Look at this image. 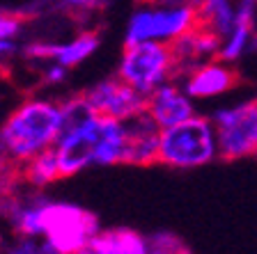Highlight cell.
<instances>
[{
	"label": "cell",
	"instance_id": "cell-4",
	"mask_svg": "<svg viewBox=\"0 0 257 254\" xmlns=\"http://www.w3.org/2000/svg\"><path fill=\"white\" fill-rule=\"evenodd\" d=\"M218 156V140L211 117L193 115L175 126L161 128L159 165L172 169H195Z\"/></svg>",
	"mask_w": 257,
	"mask_h": 254
},
{
	"label": "cell",
	"instance_id": "cell-12",
	"mask_svg": "<svg viewBox=\"0 0 257 254\" xmlns=\"http://www.w3.org/2000/svg\"><path fill=\"white\" fill-rule=\"evenodd\" d=\"M126 126V163L131 167L159 165V135L161 128L147 112H138L131 119H124Z\"/></svg>",
	"mask_w": 257,
	"mask_h": 254
},
{
	"label": "cell",
	"instance_id": "cell-13",
	"mask_svg": "<svg viewBox=\"0 0 257 254\" xmlns=\"http://www.w3.org/2000/svg\"><path fill=\"white\" fill-rule=\"evenodd\" d=\"M90 247L96 254H152L150 238L126 227L99 229Z\"/></svg>",
	"mask_w": 257,
	"mask_h": 254
},
{
	"label": "cell",
	"instance_id": "cell-15",
	"mask_svg": "<svg viewBox=\"0 0 257 254\" xmlns=\"http://www.w3.org/2000/svg\"><path fill=\"white\" fill-rule=\"evenodd\" d=\"M28 19L19 12L0 10V39L3 42H16L26 30Z\"/></svg>",
	"mask_w": 257,
	"mask_h": 254
},
{
	"label": "cell",
	"instance_id": "cell-5",
	"mask_svg": "<svg viewBox=\"0 0 257 254\" xmlns=\"http://www.w3.org/2000/svg\"><path fill=\"white\" fill-rule=\"evenodd\" d=\"M115 76L143 96L152 94L163 83L175 80L172 46L161 42L124 44Z\"/></svg>",
	"mask_w": 257,
	"mask_h": 254
},
{
	"label": "cell",
	"instance_id": "cell-2",
	"mask_svg": "<svg viewBox=\"0 0 257 254\" xmlns=\"http://www.w3.org/2000/svg\"><path fill=\"white\" fill-rule=\"evenodd\" d=\"M62 126L60 101L48 96L23 99L0 124V176L19 172L30 158L53 149Z\"/></svg>",
	"mask_w": 257,
	"mask_h": 254
},
{
	"label": "cell",
	"instance_id": "cell-7",
	"mask_svg": "<svg viewBox=\"0 0 257 254\" xmlns=\"http://www.w3.org/2000/svg\"><path fill=\"white\" fill-rule=\"evenodd\" d=\"M218 156L227 163L257 154V99L218 110L214 117Z\"/></svg>",
	"mask_w": 257,
	"mask_h": 254
},
{
	"label": "cell",
	"instance_id": "cell-11",
	"mask_svg": "<svg viewBox=\"0 0 257 254\" xmlns=\"http://www.w3.org/2000/svg\"><path fill=\"white\" fill-rule=\"evenodd\" d=\"M145 112L154 119V124L159 128H168L193 117L195 108H193V101L182 87V83L179 80H168L161 87H156L152 94H147Z\"/></svg>",
	"mask_w": 257,
	"mask_h": 254
},
{
	"label": "cell",
	"instance_id": "cell-14",
	"mask_svg": "<svg viewBox=\"0 0 257 254\" xmlns=\"http://www.w3.org/2000/svg\"><path fill=\"white\" fill-rule=\"evenodd\" d=\"M19 176H21L30 188H35V190H42V188L53 185L55 181L62 179V172H60L55 151L48 149V151H42V154H37L35 158H30L21 169H19Z\"/></svg>",
	"mask_w": 257,
	"mask_h": 254
},
{
	"label": "cell",
	"instance_id": "cell-21",
	"mask_svg": "<svg viewBox=\"0 0 257 254\" xmlns=\"http://www.w3.org/2000/svg\"><path fill=\"white\" fill-rule=\"evenodd\" d=\"M140 3H152V0H140Z\"/></svg>",
	"mask_w": 257,
	"mask_h": 254
},
{
	"label": "cell",
	"instance_id": "cell-9",
	"mask_svg": "<svg viewBox=\"0 0 257 254\" xmlns=\"http://www.w3.org/2000/svg\"><path fill=\"white\" fill-rule=\"evenodd\" d=\"M83 94H85L87 103L92 106V110H94L96 115L119 119V122L131 119L134 115L143 112L145 101H147V96L136 92L134 87H128L117 76L99 80V83H94L92 87H87Z\"/></svg>",
	"mask_w": 257,
	"mask_h": 254
},
{
	"label": "cell",
	"instance_id": "cell-18",
	"mask_svg": "<svg viewBox=\"0 0 257 254\" xmlns=\"http://www.w3.org/2000/svg\"><path fill=\"white\" fill-rule=\"evenodd\" d=\"M67 74H69V69H64L60 64H53V62L42 64V78H44V83H48V85L64 83V80H67Z\"/></svg>",
	"mask_w": 257,
	"mask_h": 254
},
{
	"label": "cell",
	"instance_id": "cell-16",
	"mask_svg": "<svg viewBox=\"0 0 257 254\" xmlns=\"http://www.w3.org/2000/svg\"><path fill=\"white\" fill-rule=\"evenodd\" d=\"M53 5L71 16L85 19V16H94L96 12H101L106 7V0H53Z\"/></svg>",
	"mask_w": 257,
	"mask_h": 254
},
{
	"label": "cell",
	"instance_id": "cell-10",
	"mask_svg": "<svg viewBox=\"0 0 257 254\" xmlns=\"http://www.w3.org/2000/svg\"><path fill=\"white\" fill-rule=\"evenodd\" d=\"M179 83L191 99H211V96L236 90L243 83V78H241V71L230 62L209 60L200 64L198 69H193L191 74H186Z\"/></svg>",
	"mask_w": 257,
	"mask_h": 254
},
{
	"label": "cell",
	"instance_id": "cell-19",
	"mask_svg": "<svg viewBox=\"0 0 257 254\" xmlns=\"http://www.w3.org/2000/svg\"><path fill=\"white\" fill-rule=\"evenodd\" d=\"M16 51H19V44L16 42H3V39H0V60L14 55Z\"/></svg>",
	"mask_w": 257,
	"mask_h": 254
},
{
	"label": "cell",
	"instance_id": "cell-8",
	"mask_svg": "<svg viewBox=\"0 0 257 254\" xmlns=\"http://www.w3.org/2000/svg\"><path fill=\"white\" fill-rule=\"evenodd\" d=\"M101 46V35L92 28L76 32L74 37H69L67 42H48V39H37L30 42L26 46H21V53L26 60H32L37 64L53 62L60 64L64 69H76L83 62L92 58Z\"/></svg>",
	"mask_w": 257,
	"mask_h": 254
},
{
	"label": "cell",
	"instance_id": "cell-1",
	"mask_svg": "<svg viewBox=\"0 0 257 254\" xmlns=\"http://www.w3.org/2000/svg\"><path fill=\"white\" fill-rule=\"evenodd\" d=\"M10 220L19 236L44 238L55 254L83 252L101 229L94 213L80 204L44 197L12 204Z\"/></svg>",
	"mask_w": 257,
	"mask_h": 254
},
{
	"label": "cell",
	"instance_id": "cell-3",
	"mask_svg": "<svg viewBox=\"0 0 257 254\" xmlns=\"http://www.w3.org/2000/svg\"><path fill=\"white\" fill-rule=\"evenodd\" d=\"M62 179L76 176L90 167H112L126 163V126L119 119L90 117L64 124L53 147Z\"/></svg>",
	"mask_w": 257,
	"mask_h": 254
},
{
	"label": "cell",
	"instance_id": "cell-17",
	"mask_svg": "<svg viewBox=\"0 0 257 254\" xmlns=\"http://www.w3.org/2000/svg\"><path fill=\"white\" fill-rule=\"evenodd\" d=\"M5 254H55V249L51 247L44 238H35V236H19V238L7 247Z\"/></svg>",
	"mask_w": 257,
	"mask_h": 254
},
{
	"label": "cell",
	"instance_id": "cell-6",
	"mask_svg": "<svg viewBox=\"0 0 257 254\" xmlns=\"http://www.w3.org/2000/svg\"><path fill=\"white\" fill-rule=\"evenodd\" d=\"M195 26L193 5H166V3H143L128 16L124 44L161 42L172 44Z\"/></svg>",
	"mask_w": 257,
	"mask_h": 254
},
{
	"label": "cell",
	"instance_id": "cell-20",
	"mask_svg": "<svg viewBox=\"0 0 257 254\" xmlns=\"http://www.w3.org/2000/svg\"><path fill=\"white\" fill-rule=\"evenodd\" d=\"M78 254H96V252H94V249H92V247H90V245H87V247H85V249H83V252H78Z\"/></svg>",
	"mask_w": 257,
	"mask_h": 254
}]
</instances>
